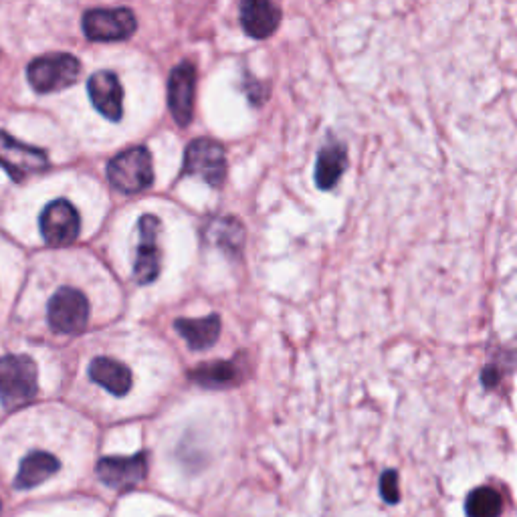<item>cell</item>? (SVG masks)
I'll return each instance as SVG.
<instances>
[{
  "instance_id": "6da1fadb",
  "label": "cell",
  "mask_w": 517,
  "mask_h": 517,
  "mask_svg": "<svg viewBox=\"0 0 517 517\" xmlns=\"http://www.w3.org/2000/svg\"><path fill=\"white\" fill-rule=\"evenodd\" d=\"M37 364L23 354L0 358V402L7 410H17L37 398Z\"/></svg>"
},
{
  "instance_id": "7a4b0ae2",
  "label": "cell",
  "mask_w": 517,
  "mask_h": 517,
  "mask_svg": "<svg viewBox=\"0 0 517 517\" xmlns=\"http://www.w3.org/2000/svg\"><path fill=\"white\" fill-rule=\"evenodd\" d=\"M112 186L124 194H140L154 182L152 154L146 146H134L120 152L108 164Z\"/></svg>"
},
{
  "instance_id": "3957f363",
  "label": "cell",
  "mask_w": 517,
  "mask_h": 517,
  "mask_svg": "<svg viewBox=\"0 0 517 517\" xmlns=\"http://www.w3.org/2000/svg\"><path fill=\"white\" fill-rule=\"evenodd\" d=\"M225 146L213 138H196L186 146L180 176H198L211 188H221L227 180Z\"/></svg>"
},
{
  "instance_id": "277c9868",
  "label": "cell",
  "mask_w": 517,
  "mask_h": 517,
  "mask_svg": "<svg viewBox=\"0 0 517 517\" xmlns=\"http://www.w3.org/2000/svg\"><path fill=\"white\" fill-rule=\"evenodd\" d=\"M81 73V63L69 53L37 57L27 67V77L37 93H55L71 87Z\"/></svg>"
},
{
  "instance_id": "5b68a950",
  "label": "cell",
  "mask_w": 517,
  "mask_h": 517,
  "mask_svg": "<svg viewBox=\"0 0 517 517\" xmlns=\"http://www.w3.org/2000/svg\"><path fill=\"white\" fill-rule=\"evenodd\" d=\"M47 320L55 334H81L89 320V301L73 287H61L53 293L47 307Z\"/></svg>"
},
{
  "instance_id": "8992f818",
  "label": "cell",
  "mask_w": 517,
  "mask_h": 517,
  "mask_svg": "<svg viewBox=\"0 0 517 517\" xmlns=\"http://www.w3.org/2000/svg\"><path fill=\"white\" fill-rule=\"evenodd\" d=\"M0 166L7 170L13 182L21 184L33 174L47 172L51 162L45 150L29 146L0 130Z\"/></svg>"
},
{
  "instance_id": "52a82bcc",
  "label": "cell",
  "mask_w": 517,
  "mask_h": 517,
  "mask_svg": "<svg viewBox=\"0 0 517 517\" xmlns=\"http://www.w3.org/2000/svg\"><path fill=\"white\" fill-rule=\"evenodd\" d=\"M138 21L130 9H91L83 15V33L89 41H124L136 33Z\"/></svg>"
},
{
  "instance_id": "ba28073f",
  "label": "cell",
  "mask_w": 517,
  "mask_h": 517,
  "mask_svg": "<svg viewBox=\"0 0 517 517\" xmlns=\"http://www.w3.org/2000/svg\"><path fill=\"white\" fill-rule=\"evenodd\" d=\"M39 229L49 247H69L81 233V219L69 200L57 198L43 209Z\"/></svg>"
},
{
  "instance_id": "9c48e42d",
  "label": "cell",
  "mask_w": 517,
  "mask_h": 517,
  "mask_svg": "<svg viewBox=\"0 0 517 517\" xmlns=\"http://www.w3.org/2000/svg\"><path fill=\"white\" fill-rule=\"evenodd\" d=\"M95 473L103 485L120 493L136 489L148 475V453L140 451L132 457H103L95 465Z\"/></svg>"
},
{
  "instance_id": "30bf717a",
  "label": "cell",
  "mask_w": 517,
  "mask_h": 517,
  "mask_svg": "<svg viewBox=\"0 0 517 517\" xmlns=\"http://www.w3.org/2000/svg\"><path fill=\"white\" fill-rule=\"evenodd\" d=\"M196 95V67L190 61L176 65L168 77V108L174 122L186 128L194 116Z\"/></svg>"
},
{
  "instance_id": "8fae6325",
  "label": "cell",
  "mask_w": 517,
  "mask_h": 517,
  "mask_svg": "<svg viewBox=\"0 0 517 517\" xmlns=\"http://www.w3.org/2000/svg\"><path fill=\"white\" fill-rule=\"evenodd\" d=\"M140 243L136 251L134 263V279L140 285H148L158 279L162 269V251L158 247V233H160V219L156 215H144L138 221Z\"/></svg>"
},
{
  "instance_id": "7c38bea8",
  "label": "cell",
  "mask_w": 517,
  "mask_h": 517,
  "mask_svg": "<svg viewBox=\"0 0 517 517\" xmlns=\"http://www.w3.org/2000/svg\"><path fill=\"white\" fill-rule=\"evenodd\" d=\"M87 93L93 108L112 122H120L124 116V89L116 73L97 71L87 81Z\"/></svg>"
},
{
  "instance_id": "4fadbf2b",
  "label": "cell",
  "mask_w": 517,
  "mask_h": 517,
  "mask_svg": "<svg viewBox=\"0 0 517 517\" xmlns=\"http://www.w3.org/2000/svg\"><path fill=\"white\" fill-rule=\"evenodd\" d=\"M281 9L267 0H245L241 5V27L257 41L271 37L281 25Z\"/></svg>"
},
{
  "instance_id": "5bb4252c",
  "label": "cell",
  "mask_w": 517,
  "mask_h": 517,
  "mask_svg": "<svg viewBox=\"0 0 517 517\" xmlns=\"http://www.w3.org/2000/svg\"><path fill=\"white\" fill-rule=\"evenodd\" d=\"M204 241L219 247L229 257H241L247 231L237 217H215L204 225Z\"/></svg>"
},
{
  "instance_id": "9a60e30c",
  "label": "cell",
  "mask_w": 517,
  "mask_h": 517,
  "mask_svg": "<svg viewBox=\"0 0 517 517\" xmlns=\"http://www.w3.org/2000/svg\"><path fill=\"white\" fill-rule=\"evenodd\" d=\"M174 330L184 338V342L188 344L190 350L204 352L219 342L223 324H221L219 314H211V316L196 318V320L180 318L174 322Z\"/></svg>"
},
{
  "instance_id": "2e32d148",
  "label": "cell",
  "mask_w": 517,
  "mask_h": 517,
  "mask_svg": "<svg viewBox=\"0 0 517 517\" xmlns=\"http://www.w3.org/2000/svg\"><path fill=\"white\" fill-rule=\"evenodd\" d=\"M188 378L206 390H229L243 382V372L235 360H215L192 368Z\"/></svg>"
},
{
  "instance_id": "e0dca14e",
  "label": "cell",
  "mask_w": 517,
  "mask_h": 517,
  "mask_svg": "<svg viewBox=\"0 0 517 517\" xmlns=\"http://www.w3.org/2000/svg\"><path fill=\"white\" fill-rule=\"evenodd\" d=\"M348 168V150L338 140H328L316 158L314 178L320 190H332Z\"/></svg>"
},
{
  "instance_id": "ac0fdd59",
  "label": "cell",
  "mask_w": 517,
  "mask_h": 517,
  "mask_svg": "<svg viewBox=\"0 0 517 517\" xmlns=\"http://www.w3.org/2000/svg\"><path fill=\"white\" fill-rule=\"evenodd\" d=\"M89 378L99 384L101 388H106L114 396H126L132 390V370L114 358H95L89 364Z\"/></svg>"
},
{
  "instance_id": "d6986e66",
  "label": "cell",
  "mask_w": 517,
  "mask_h": 517,
  "mask_svg": "<svg viewBox=\"0 0 517 517\" xmlns=\"http://www.w3.org/2000/svg\"><path fill=\"white\" fill-rule=\"evenodd\" d=\"M61 469V463L55 455L45 451H33L21 461V469L15 479V487L21 491L39 487L49 477H53Z\"/></svg>"
},
{
  "instance_id": "ffe728a7",
  "label": "cell",
  "mask_w": 517,
  "mask_h": 517,
  "mask_svg": "<svg viewBox=\"0 0 517 517\" xmlns=\"http://www.w3.org/2000/svg\"><path fill=\"white\" fill-rule=\"evenodd\" d=\"M503 511V499L493 487H477L465 501L467 517H499Z\"/></svg>"
},
{
  "instance_id": "44dd1931",
  "label": "cell",
  "mask_w": 517,
  "mask_h": 517,
  "mask_svg": "<svg viewBox=\"0 0 517 517\" xmlns=\"http://www.w3.org/2000/svg\"><path fill=\"white\" fill-rule=\"evenodd\" d=\"M243 89H245V95H247L249 103H251V106H255V108H261L263 103L269 99V85H265L263 81L255 79L249 73H245Z\"/></svg>"
},
{
  "instance_id": "7402d4cb",
  "label": "cell",
  "mask_w": 517,
  "mask_h": 517,
  "mask_svg": "<svg viewBox=\"0 0 517 517\" xmlns=\"http://www.w3.org/2000/svg\"><path fill=\"white\" fill-rule=\"evenodd\" d=\"M509 372V358L503 362V364H499L497 362V358L495 360H491L485 368H483V372H481V384L485 386V390H495L499 384H501V380H503V376Z\"/></svg>"
},
{
  "instance_id": "603a6c76",
  "label": "cell",
  "mask_w": 517,
  "mask_h": 517,
  "mask_svg": "<svg viewBox=\"0 0 517 517\" xmlns=\"http://www.w3.org/2000/svg\"><path fill=\"white\" fill-rule=\"evenodd\" d=\"M380 493L386 503H398L400 501V487H398V473L388 469L380 477Z\"/></svg>"
},
{
  "instance_id": "cb8c5ba5",
  "label": "cell",
  "mask_w": 517,
  "mask_h": 517,
  "mask_svg": "<svg viewBox=\"0 0 517 517\" xmlns=\"http://www.w3.org/2000/svg\"><path fill=\"white\" fill-rule=\"evenodd\" d=\"M0 513H3V501H0Z\"/></svg>"
}]
</instances>
